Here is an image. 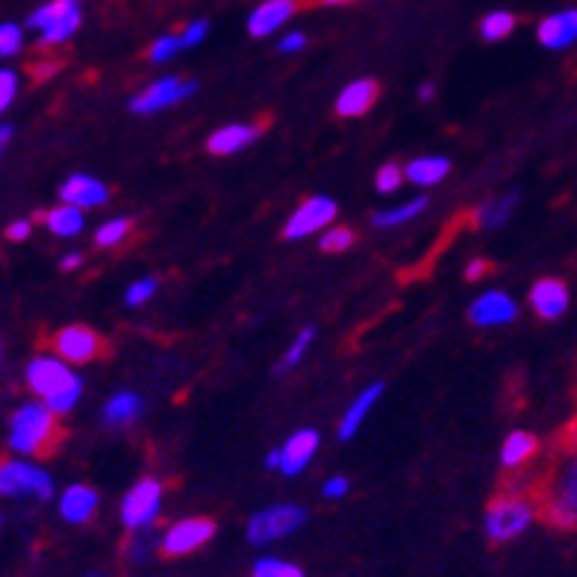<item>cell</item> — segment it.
<instances>
[{
    "label": "cell",
    "mask_w": 577,
    "mask_h": 577,
    "mask_svg": "<svg viewBox=\"0 0 577 577\" xmlns=\"http://www.w3.org/2000/svg\"><path fill=\"white\" fill-rule=\"evenodd\" d=\"M27 386L35 395V401H44L56 416L74 410V403L83 395V380L69 368V363L56 354H42L30 359L27 366Z\"/></svg>",
    "instance_id": "1"
},
{
    "label": "cell",
    "mask_w": 577,
    "mask_h": 577,
    "mask_svg": "<svg viewBox=\"0 0 577 577\" xmlns=\"http://www.w3.org/2000/svg\"><path fill=\"white\" fill-rule=\"evenodd\" d=\"M60 424H56V412L44 401H27L21 403L12 419H9L7 445L12 454L21 457H42L48 454L56 439H60Z\"/></svg>",
    "instance_id": "2"
},
{
    "label": "cell",
    "mask_w": 577,
    "mask_h": 577,
    "mask_svg": "<svg viewBox=\"0 0 577 577\" xmlns=\"http://www.w3.org/2000/svg\"><path fill=\"white\" fill-rule=\"evenodd\" d=\"M543 518L560 531L577 527V451H569L554 469L552 492L543 501Z\"/></svg>",
    "instance_id": "3"
},
{
    "label": "cell",
    "mask_w": 577,
    "mask_h": 577,
    "mask_svg": "<svg viewBox=\"0 0 577 577\" xmlns=\"http://www.w3.org/2000/svg\"><path fill=\"white\" fill-rule=\"evenodd\" d=\"M536 510L534 501L522 499V495H501L486 507L483 516V531L492 543H510L534 525Z\"/></svg>",
    "instance_id": "4"
},
{
    "label": "cell",
    "mask_w": 577,
    "mask_h": 577,
    "mask_svg": "<svg viewBox=\"0 0 577 577\" xmlns=\"http://www.w3.org/2000/svg\"><path fill=\"white\" fill-rule=\"evenodd\" d=\"M30 30H39V44L42 48H56L69 42L80 27V0H51L27 18Z\"/></svg>",
    "instance_id": "5"
},
{
    "label": "cell",
    "mask_w": 577,
    "mask_h": 577,
    "mask_svg": "<svg viewBox=\"0 0 577 577\" xmlns=\"http://www.w3.org/2000/svg\"><path fill=\"white\" fill-rule=\"evenodd\" d=\"M304 522V507H297V504H274V507H265L251 516V522H248V543L263 548V545H272L301 531Z\"/></svg>",
    "instance_id": "6"
},
{
    "label": "cell",
    "mask_w": 577,
    "mask_h": 577,
    "mask_svg": "<svg viewBox=\"0 0 577 577\" xmlns=\"http://www.w3.org/2000/svg\"><path fill=\"white\" fill-rule=\"evenodd\" d=\"M0 492L7 499H53L51 474L24 460H3L0 463Z\"/></svg>",
    "instance_id": "7"
},
{
    "label": "cell",
    "mask_w": 577,
    "mask_h": 577,
    "mask_svg": "<svg viewBox=\"0 0 577 577\" xmlns=\"http://www.w3.org/2000/svg\"><path fill=\"white\" fill-rule=\"evenodd\" d=\"M162 510V483L157 478H141L122 501V522L130 534L150 531Z\"/></svg>",
    "instance_id": "8"
},
{
    "label": "cell",
    "mask_w": 577,
    "mask_h": 577,
    "mask_svg": "<svg viewBox=\"0 0 577 577\" xmlns=\"http://www.w3.org/2000/svg\"><path fill=\"white\" fill-rule=\"evenodd\" d=\"M198 92V83L195 80H183V77H162L157 83H150L145 92L130 101V109L136 115H154L162 113L168 106L183 104L186 97H192Z\"/></svg>",
    "instance_id": "9"
},
{
    "label": "cell",
    "mask_w": 577,
    "mask_h": 577,
    "mask_svg": "<svg viewBox=\"0 0 577 577\" xmlns=\"http://www.w3.org/2000/svg\"><path fill=\"white\" fill-rule=\"evenodd\" d=\"M336 212H339V207H336L333 198H327V195H313V198H306V201L288 216L286 228H283V239L297 242V239L313 237L315 230L331 228Z\"/></svg>",
    "instance_id": "10"
},
{
    "label": "cell",
    "mask_w": 577,
    "mask_h": 577,
    "mask_svg": "<svg viewBox=\"0 0 577 577\" xmlns=\"http://www.w3.org/2000/svg\"><path fill=\"white\" fill-rule=\"evenodd\" d=\"M53 354L62 357L65 363H92V359L104 357L106 354V342L97 336L92 327H83V324H69L62 327L53 336Z\"/></svg>",
    "instance_id": "11"
},
{
    "label": "cell",
    "mask_w": 577,
    "mask_h": 577,
    "mask_svg": "<svg viewBox=\"0 0 577 577\" xmlns=\"http://www.w3.org/2000/svg\"><path fill=\"white\" fill-rule=\"evenodd\" d=\"M216 536V522L212 518H183L162 534L159 539V552L166 557H186V554L198 552Z\"/></svg>",
    "instance_id": "12"
},
{
    "label": "cell",
    "mask_w": 577,
    "mask_h": 577,
    "mask_svg": "<svg viewBox=\"0 0 577 577\" xmlns=\"http://www.w3.org/2000/svg\"><path fill=\"white\" fill-rule=\"evenodd\" d=\"M518 318V304L507 292L501 288H490L483 292L472 306H469V322L474 327H504V324H513Z\"/></svg>",
    "instance_id": "13"
},
{
    "label": "cell",
    "mask_w": 577,
    "mask_h": 577,
    "mask_svg": "<svg viewBox=\"0 0 577 577\" xmlns=\"http://www.w3.org/2000/svg\"><path fill=\"white\" fill-rule=\"evenodd\" d=\"M536 39L548 51H566L577 42V9H560L554 15L543 18L536 27Z\"/></svg>",
    "instance_id": "14"
},
{
    "label": "cell",
    "mask_w": 577,
    "mask_h": 577,
    "mask_svg": "<svg viewBox=\"0 0 577 577\" xmlns=\"http://www.w3.org/2000/svg\"><path fill=\"white\" fill-rule=\"evenodd\" d=\"M318 445H322L318 430L304 428L297 430V433H292L286 445L281 448V472L288 474V478L304 472L306 465H310V460L315 457V451H318Z\"/></svg>",
    "instance_id": "15"
},
{
    "label": "cell",
    "mask_w": 577,
    "mask_h": 577,
    "mask_svg": "<svg viewBox=\"0 0 577 577\" xmlns=\"http://www.w3.org/2000/svg\"><path fill=\"white\" fill-rule=\"evenodd\" d=\"M62 203H71L77 210H95L109 201V189L101 180L88 175H71L65 183L60 186Z\"/></svg>",
    "instance_id": "16"
},
{
    "label": "cell",
    "mask_w": 577,
    "mask_h": 577,
    "mask_svg": "<svg viewBox=\"0 0 577 577\" xmlns=\"http://www.w3.org/2000/svg\"><path fill=\"white\" fill-rule=\"evenodd\" d=\"M531 306H534L536 315L545 318V322L560 318V315L569 310V286L563 281H557V277L536 281L534 288H531Z\"/></svg>",
    "instance_id": "17"
},
{
    "label": "cell",
    "mask_w": 577,
    "mask_h": 577,
    "mask_svg": "<svg viewBox=\"0 0 577 577\" xmlns=\"http://www.w3.org/2000/svg\"><path fill=\"white\" fill-rule=\"evenodd\" d=\"M295 12V0H265L248 15V33L254 35V39H265V35L277 33Z\"/></svg>",
    "instance_id": "18"
},
{
    "label": "cell",
    "mask_w": 577,
    "mask_h": 577,
    "mask_svg": "<svg viewBox=\"0 0 577 577\" xmlns=\"http://www.w3.org/2000/svg\"><path fill=\"white\" fill-rule=\"evenodd\" d=\"M260 133H263V124H228L207 139V150L216 157H230V154L254 145L260 139Z\"/></svg>",
    "instance_id": "19"
},
{
    "label": "cell",
    "mask_w": 577,
    "mask_h": 577,
    "mask_svg": "<svg viewBox=\"0 0 577 577\" xmlns=\"http://www.w3.org/2000/svg\"><path fill=\"white\" fill-rule=\"evenodd\" d=\"M377 95H380V86H377L375 80H354L336 97V115L359 118V115H366L377 104Z\"/></svg>",
    "instance_id": "20"
},
{
    "label": "cell",
    "mask_w": 577,
    "mask_h": 577,
    "mask_svg": "<svg viewBox=\"0 0 577 577\" xmlns=\"http://www.w3.org/2000/svg\"><path fill=\"white\" fill-rule=\"evenodd\" d=\"M97 513V492L92 486L74 483L60 495V516L69 525H86Z\"/></svg>",
    "instance_id": "21"
},
{
    "label": "cell",
    "mask_w": 577,
    "mask_h": 577,
    "mask_svg": "<svg viewBox=\"0 0 577 577\" xmlns=\"http://www.w3.org/2000/svg\"><path fill=\"white\" fill-rule=\"evenodd\" d=\"M380 395H384V384H371V386H366V389H363L357 398H354V403H350L348 410H345V416H342V421H339V439H342V442H348V439L357 433L359 424L366 421L368 410L375 407Z\"/></svg>",
    "instance_id": "22"
},
{
    "label": "cell",
    "mask_w": 577,
    "mask_h": 577,
    "mask_svg": "<svg viewBox=\"0 0 577 577\" xmlns=\"http://www.w3.org/2000/svg\"><path fill=\"white\" fill-rule=\"evenodd\" d=\"M141 410H145V403L136 392H115L104 407V421L106 428H130L133 421L139 419Z\"/></svg>",
    "instance_id": "23"
},
{
    "label": "cell",
    "mask_w": 577,
    "mask_h": 577,
    "mask_svg": "<svg viewBox=\"0 0 577 577\" xmlns=\"http://www.w3.org/2000/svg\"><path fill=\"white\" fill-rule=\"evenodd\" d=\"M518 203V192H510V195H501V198H492V201L481 203L478 210H474V224L481 230H499L504 228L516 210Z\"/></svg>",
    "instance_id": "24"
},
{
    "label": "cell",
    "mask_w": 577,
    "mask_h": 577,
    "mask_svg": "<svg viewBox=\"0 0 577 577\" xmlns=\"http://www.w3.org/2000/svg\"><path fill=\"white\" fill-rule=\"evenodd\" d=\"M448 171H451V162H448L445 157H419L403 166V175H407V180L416 186L442 183Z\"/></svg>",
    "instance_id": "25"
},
{
    "label": "cell",
    "mask_w": 577,
    "mask_h": 577,
    "mask_svg": "<svg viewBox=\"0 0 577 577\" xmlns=\"http://www.w3.org/2000/svg\"><path fill=\"white\" fill-rule=\"evenodd\" d=\"M536 442L534 433H527V430H513L507 437V442L501 445V465L504 469H518V465H525L531 457L536 454Z\"/></svg>",
    "instance_id": "26"
},
{
    "label": "cell",
    "mask_w": 577,
    "mask_h": 577,
    "mask_svg": "<svg viewBox=\"0 0 577 577\" xmlns=\"http://www.w3.org/2000/svg\"><path fill=\"white\" fill-rule=\"evenodd\" d=\"M44 224H48V230H51L53 237L71 239V237H77L80 230H83L86 219H83V210H77V207H71V203H60L56 210H51L48 216H44Z\"/></svg>",
    "instance_id": "27"
},
{
    "label": "cell",
    "mask_w": 577,
    "mask_h": 577,
    "mask_svg": "<svg viewBox=\"0 0 577 577\" xmlns=\"http://www.w3.org/2000/svg\"><path fill=\"white\" fill-rule=\"evenodd\" d=\"M424 210H428V198H412L410 203H401V207H392V210L375 212V224L377 228H395V224H403V221L419 219Z\"/></svg>",
    "instance_id": "28"
},
{
    "label": "cell",
    "mask_w": 577,
    "mask_h": 577,
    "mask_svg": "<svg viewBox=\"0 0 577 577\" xmlns=\"http://www.w3.org/2000/svg\"><path fill=\"white\" fill-rule=\"evenodd\" d=\"M513 27H516V15L513 12H490V15L481 21V35L486 42H501V39H507L513 33Z\"/></svg>",
    "instance_id": "29"
},
{
    "label": "cell",
    "mask_w": 577,
    "mask_h": 577,
    "mask_svg": "<svg viewBox=\"0 0 577 577\" xmlns=\"http://www.w3.org/2000/svg\"><path fill=\"white\" fill-rule=\"evenodd\" d=\"M313 339H315V327H304V331L297 333V339L292 342V345H288V350H286V354H283V359H281V366L274 368V375L281 377V375H286L288 368H295L297 363L304 359L306 350H310Z\"/></svg>",
    "instance_id": "30"
},
{
    "label": "cell",
    "mask_w": 577,
    "mask_h": 577,
    "mask_svg": "<svg viewBox=\"0 0 577 577\" xmlns=\"http://www.w3.org/2000/svg\"><path fill=\"white\" fill-rule=\"evenodd\" d=\"M251 577H304V569L281 557H260L251 569Z\"/></svg>",
    "instance_id": "31"
},
{
    "label": "cell",
    "mask_w": 577,
    "mask_h": 577,
    "mask_svg": "<svg viewBox=\"0 0 577 577\" xmlns=\"http://www.w3.org/2000/svg\"><path fill=\"white\" fill-rule=\"evenodd\" d=\"M130 219H113V221H106L104 228L97 230L95 233V245L97 248H113L118 245L127 233H130Z\"/></svg>",
    "instance_id": "32"
},
{
    "label": "cell",
    "mask_w": 577,
    "mask_h": 577,
    "mask_svg": "<svg viewBox=\"0 0 577 577\" xmlns=\"http://www.w3.org/2000/svg\"><path fill=\"white\" fill-rule=\"evenodd\" d=\"M154 545H157L154 531H139V534H133L130 539H127L124 554H127V560L130 563H145L150 557V552H154Z\"/></svg>",
    "instance_id": "33"
},
{
    "label": "cell",
    "mask_w": 577,
    "mask_h": 577,
    "mask_svg": "<svg viewBox=\"0 0 577 577\" xmlns=\"http://www.w3.org/2000/svg\"><path fill=\"white\" fill-rule=\"evenodd\" d=\"M354 245V230L348 228H327L318 239V248L327 251V254H336V251H348Z\"/></svg>",
    "instance_id": "34"
},
{
    "label": "cell",
    "mask_w": 577,
    "mask_h": 577,
    "mask_svg": "<svg viewBox=\"0 0 577 577\" xmlns=\"http://www.w3.org/2000/svg\"><path fill=\"white\" fill-rule=\"evenodd\" d=\"M24 48V30L12 21L0 24V56H18Z\"/></svg>",
    "instance_id": "35"
},
{
    "label": "cell",
    "mask_w": 577,
    "mask_h": 577,
    "mask_svg": "<svg viewBox=\"0 0 577 577\" xmlns=\"http://www.w3.org/2000/svg\"><path fill=\"white\" fill-rule=\"evenodd\" d=\"M407 180V175H403V168L401 166H395V162H386L380 171H377V192H384V195H392L401 189V183Z\"/></svg>",
    "instance_id": "36"
},
{
    "label": "cell",
    "mask_w": 577,
    "mask_h": 577,
    "mask_svg": "<svg viewBox=\"0 0 577 577\" xmlns=\"http://www.w3.org/2000/svg\"><path fill=\"white\" fill-rule=\"evenodd\" d=\"M157 288H159L157 277H145V281H136L130 288H127V295H124V301H127V306L148 304Z\"/></svg>",
    "instance_id": "37"
},
{
    "label": "cell",
    "mask_w": 577,
    "mask_h": 577,
    "mask_svg": "<svg viewBox=\"0 0 577 577\" xmlns=\"http://www.w3.org/2000/svg\"><path fill=\"white\" fill-rule=\"evenodd\" d=\"M177 51H183V42H180V35H162L157 42L150 44V62H168L175 56Z\"/></svg>",
    "instance_id": "38"
},
{
    "label": "cell",
    "mask_w": 577,
    "mask_h": 577,
    "mask_svg": "<svg viewBox=\"0 0 577 577\" xmlns=\"http://www.w3.org/2000/svg\"><path fill=\"white\" fill-rule=\"evenodd\" d=\"M18 95V74L12 69L0 71V109H9V104Z\"/></svg>",
    "instance_id": "39"
},
{
    "label": "cell",
    "mask_w": 577,
    "mask_h": 577,
    "mask_svg": "<svg viewBox=\"0 0 577 577\" xmlns=\"http://www.w3.org/2000/svg\"><path fill=\"white\" fill-rule=\"evenodd\" d=\"M207 33H210V24H207V21H192V24L180 33V42H183V48H195V44H201L203 39H207Z\"/></svg>",
    "instance_id": "40"
},
{
    "label": "cell",
    "mask_w": 577,
    "mask_h": 577,
    "mask_svg": "<svg viewBox=\"0 0 577 577\" xmlns=\"http://www.w3.org/2000/svg\"><path fill=\"white\" fill-rule=\"evenodd\" d=\"M306 48V35L301 33V30H292V33H286L281 39V44H277V51L281 53H297L304 51Z\"/></svg>",
    "instance_id": "41"
},
{
    "label": "cell",
    "mask_w": 577,
    "mask_h": 577,
    "mask_svg": "<svg viewBox=\"0 0 577 577\" xmlns=\"http://www.w3.org/2000/svg\"><path fill=\"white\" fill-rule=\"evenodd\" d=\"M348 478H331V481H324L322 486V495L324 499H342V495H348Z\"/></svg>",
    "instance_id": "42"
},
{
    "label": "cell",
    "mask_w": 577,
    "mask_h": 577,
    "mask_svg": "<svg viewBox=\"0 0 577 577\" xmlns=\"http://www.w3.org/2000/svg\"><path fill=\"white\" fill-rule=\"evenodd\" d=\"M30 230H33V221L18 219L7 228V239H9V242H24V239L30 237Z\"/></svg>",
    "instance_id": "43"
},
{
    "label": "cell",
    "mask_w": 577,
    "mask_h": 577,
    "mask_svg": "<svg viewBox=\"0 0 577 577\" xmlns=\"http://www.w3.org/2000/svg\"><path fill=\"white\" fill-rule=\"evenodd\" d=\"M486 274V260H472L469 263V269H465V281H478V277H483Z\"/></svg>",
    "instance_id": "44"
},
{
    "label": "cell",
    "mask_w": 577,
    "mask_h": 577,
    "mask_svg": "<svg viewBox=\"0 0 577 577\" xmlns=\"http://www.w3.org/2000/svg\"><path fill=\"white\" fill-rule=\"evenodd\" d=\"M53 71H56V62H39V65H30V74H33L35 80L51 77Z\"/></svg>",
    "instance_id": "45"
},
{
    "label": "cell",
    "mask_w": 577,
    "mask_h": 577,
    "mask_svg": "<svg viewBox=\"0 0 577 577\" xmlns=\"http://www.w3.org/2000/svg\"><path fill=\"white\" fill-rule=\"evenodd\" d=\"M83 265V254H65L62 256V269L65 272H71V269H80Z\"/></svg>",
    "instance_id": "46"
},
{
    "label": "cell",
    "mask_w": 577,
    "mask_h": 577,
    "mask_svg": "<svg viewBox=\"0 0 577 577\" xmlns=\"http://www.w3.org/2000/svg\"><path fill=\"white\" fill-rule=\"evenodd\" d=\"M265 465H269V469H281V448L265 457Z\"/></svg>",
    "instance_id": "47"
},
{
    "label": "cell",
    "mask_w": 577,
    "mask_h": 577,
    "mask_svg": "<svg viewBox=\"0 0 577 577\" xmlns=\"http://www.w3.org/2000/svg\"><path fill=\"white\" fill-rule=\"evenodd\" d=\"M437 95V88L430 86V83H424V86H419V97L421 101H430V97Z\"/></svg>",
    "instance_id": "48"
},
{
    "label": "cell",
    "mask_w": 577,
    "mask_h": 577,
    "mask_svg": "<svg viewBox=\"0 0 577 577\" xmlns=\"http://www.w3.org/2000/svg\"><path fill=\"white\" fill-rule=\"evenodd\" d=\"M12 124H0V141H3V145H7L9 139H12Z\"/></svg>",
    "instance_id": "49"
},
{
    "label": "cell",
    "mask_w": 577,
    "mask_h": 577,
    "mask_svg": "<svg viewBox=\"0 0 577 577\" xmlns=\"http://www.w3.org/2000/svg\"><path fill=\"white\" fill-rule=\"evenodd\" d=\"M569 445H571V451H577V424L569 430Z\"/></svg>",
    "instance_id": "50"
},
{
    "label": "cell",
    "mask_w": 577,
    "mask_h": 577,
    "mask_svg": "<svg viewBox=\"0 0 577 577\" xmlns=\"http://www.w3.org/2000/svg\"><path fill=\"white\" fill-rule=\"evenodd\" d=\"M324 7H342V3H350V0H318Z\"/></svg>",
    "instance_id": "51"
}]
</instances>
